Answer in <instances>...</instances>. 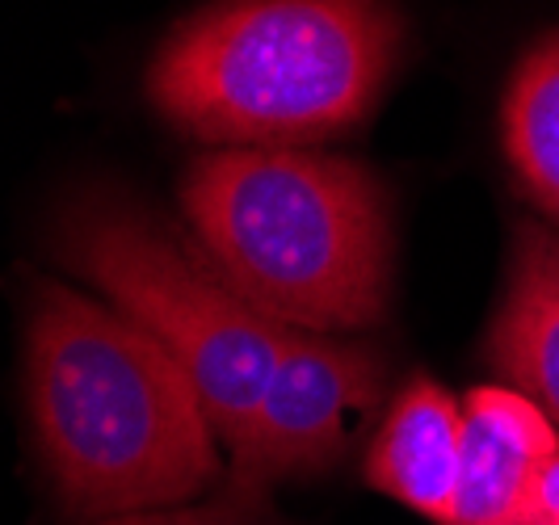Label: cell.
Segmentation results:
<instances>
[{
    "instance_id": "obj_5",
    "label": "cell",
    "mask_w": 559,
    "mask_h": 525,
    "mask_svg": "<svg viewBox=\"0 0 559 525\" xmlns=\"http://www.w3.org/2000/svg\"><path fill=\"white\" fill-rule=\"evenodd\" d=\"M383 383V349L333 332L286 329L249 433L231 450V492L265 497L278 479L333 467L358 420L379 404Z\"/></svg>"
},
{
    "instance_id": "obj_1",
    "label": "cell",
    "mask_w": 559,
    "mask_h": 525,
    "mask_svg": "<svg viewBox=\"0 0 559 525\" xmlns=\"http://www.w3.org/2000/svg\"><path fill=\"white\" fill-rule=\"evenodd\" d=\"M26 395L72 517L190 504L219 479V433L181 361L118 307L51 277L26 290Z\"/></svg>"
},
{
    "instance_id": "obj_8",
    "label": "cell",
    "mask_w": 559,
    "mask_h": 525,
    "mask_svg": "<svg viewBox=\"0 0 559 525\" xmlns=\"http://www.w3.org/2000/svg\"><path fill=\"white\" fill-rule=\"evenodd\" d=\"M463 458V404L433 379H408L379 425L366 484L420 517L450 522Z\"/></svg>"
},
{
    "instance_id": "obj_6",
    "label": "cell",
    "mask_w": 559,
    "mask_h": 525,
    "mask_svg": "<svg viewBox=\"0 0 559 525\" xmlns=\"http://www.w3.org/2000/svg\"><path fill=\"white\" fill-rule=\"evenodd\" d=\"M559 454V429L522 391L492 383L463 399V458L447 525L526 522L534 484Z\"/></svg>"
},
{
    "instance_id": "obj_11",
    "label": "cell",
    "mask_w": 559,
    "mask_h": 525,
    "mask_svg": "<svg viewBox=\"0 0 559 525\" xmlns=\"http://www.w3.org/2000/svg\"><path fill=\"white\" fill-rule=\"evenodd\" d=\"M526 517H559V454L543 467V475H538Z\"/></svg>"
},
{
    "instance_id": "obj_12",
    "label": "cell",
    "mask_w": 559,
    "mask_h": 525,
    "mask_svg": "<svg viewBox=\"0 0 559 525\" xmlns=\"http://www.w3.org/2000/svg\"><path fill=\"white\" fill-rule=\"evenodd\" d=\"M518 525H559V517H526V522H518Z\"/></svg>"
},
{
    "instance_id": "obj_10",
    "label": "cell",
    "mask_w": 559,
    "mask_h": 525,
    "mask_svg": "<svg viewBox=\"0 0 559 525\" xmlns=\"http://www.w3.org/2000/svg\"><path fill=\"white\" fill-rule=\"evenodd\" d=\"M97 525H282L261 497H245L227 488L219 500L206 504H173V509H147L127 517H106Z\"/></svg>"
},
{
    "instance_id": "obj_2",
    "label": "cell",
    "mask_w": 559,
    "mask_h": 525,
    "mask_svg": "<svg viewBox=\"0 0 559 525\" xmlns=\"http://www.w3.org/2000/svg\"><path fill=\"white\" fill-rule=\"evenodd\" d=\"M202 256L265 320L295 332L379 329L392 299V198L358 160L219 147L181 177Z\"/></svg>"
},
{
    "instance_id": "obj_7",
    "label": "cell",
    "mask_w": 559,
    "mask_h": 525,
    "mask_svg": "<svg viewBox=\"0 0 559 525\" xmlns=\"http://www.w3.org/2000/svg\"><path fill=\"white\" fill-rule=\"evenodd\" d=\"M488 361L504 387L534 399L559 429V231L547 223L513 227Z\"/></svg>"
},
{
    "instance_id": "obj_9",
    "label": "cell",
    "mask_w": 559,
    "mask_h": 525,
    "mask_svg": "<svg viewBox=\"0 0 559 525\" xmlns=\"http://www.w3.org/2000/svg\"><path fill=\"white\" fill-rule=\"evenodd\" d=\"M501 143L518 186L559 223V29L543 34L504 84Z\"/></svg>"
},
{
    "instance_id": "obj_4",
    "label": "cell",
    "mask_w": 559,
    "mask_h": 525,
    "mask_svg": "<svg viewBox=\"0 0 559 525\" xmlns=\"http://www.w3.org/2000/svg\"><path fill=\"white\" fill-rule=\"evenodd\" d=\"M51 252L181 361L227 454L245 442L286 329L252 311L190 236L114 181L59 198Z\"/></svg>"
},
{
    "instance_id": "obj_3",
    "label": "cell",
    "mask_w": 559,
    "mask_h": 525,
    "mask_svg": "<svg viewBox=\"0 0 559 525\" xmlns=\"http://www.w3.org/2000/svg\"><path fill=\"white\" fill-rule=\"evenodd\" d=\"M392 0H211L156 47L147 102L224 147H299L354 131L392 81Z\"/></svg>"
}]
</instances>
